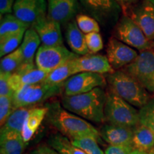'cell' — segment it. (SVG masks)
Wrapping results in <instances>:
<instances>
[{
  "instance_id": "6da1fadb",
  "label": "cell",
  "mask_w": 154,
  "mask_h": 154,
  "mask_svg": "<svg viewBox=\"0 0 154 154\" xmlns=\"http://www.w3.org/2000/svg\"><path fill=\"white\" fill-rule=\"evenodd\" d=\"M48 112V122L63 136L71 140L83 136H93L100 140V133L85 119L66 110L58 101L48 103L45 106Z\"/></svg>"
},
{
  "instance_id": "7a4b0ae2",
  "label": "cell",
  "mask_w": 154,
  "mask_h": 154,
  "mask_svg": "<svg viewBox=\"0 0 154 154\" xmlns=\"http://www.w3.org/2000/svg\"><path fill=\"white\" fill-rule=\"evenodd\" d=\"M107 93L103 88H96L92 91L74 96H63L61 105L85 120L101 123L105 120L104 107Z\"/></svg>"
},
{
  "instance_id": "3957f363",
  "label": "cell",
  "mask_w": 154,
  "mask_h": 154,
  "mask_svg": "<svg viewBox=\"0 0 154 154\" xmlns=\"http://www.w3.org/2000/svg\"><path fill=\"white\" fill-rule=\"evenodd\" d=\"M106 79L111 91L135 107L140 109L151 99L146 88L122 69L107 74Z\"/></svg>"
},
{
  "instance_id": "277c9868",
  "label": "cell",
  "mask_w": 154,
  "mask_h": 154,
  "mask_svg": "<svg viewBox=\"0 0 154 154\" xmlns=\"http://www.w3.org/2000/svg\"><path fill=\"white\" fill-rule=\"evenodd\" d=\"M104 116L109 124L134 128L140 124L139 111L116 94L107 93Z\"/></svg>"
},
{
  "instance_id": "5b68a950",
  "label": "cell",
  "mask_w": 154,
  "mask_h": 154,
  "mask_svg": "<svg viewBox=\"0 0 154 154\" xmlns=\"http://www.w3.org/2000/svg\"><path fill=\"white\" fill-rule=\"evenodd\" d=\"M63 91V84L54 85L43 82L26 85L14 92L12 96L14 109L29 108L47 101Z\"/></svg>"
},
{
  "instance_id": "8992f818",
  "label": "cell",
  "mask_w": 154,
  "mask_h": 154,
  "mask_svg": "<svg viewBox=\"0 0 154 154\" xmlns=\"http://www.w3.org/2000/svg\"><path fill=\"white\" fill-rule=\"evenodd\" d=\"M114 37L134 49L141 51L152 48L151 42L143 32L128 15L124 14L117 22L113 33Z\"/></svg>"
},
{
  "instance_id": "52a82bcc",
  "label": "cell",
  "mask_w": 154,
  "mask_h": 154,
  "mask_svg": "<svg viewBox=\"0 0 154 154\" xmlns=\"http://www.w3.org/2000/svg\"><path fill=\"white\" fill-rule=\"evenodd\" d=\"M122 70L137 80L149 93L154 94V52L151 49L138 54L134 62Z\"/></svg>"
},
{
  "instance_id": "ba28073f",
  "label": "cell",
  "mask_w": 154,
  "mask_h": 154,
  "mask_svg": "<svg viewBox=\"0 0 154 154\" xmlns=\"http://www.w3.org/2000/svg\"><path fill=\"white\" fill-rule=\"evenodd\" d=\"M79 57L63 45L40 46L35 57L36 66L48 73L67 61Z\"/></svg>"
},
{
  "instance_id": "9c48e42d",
  "label": "cell",
  "mask_w": 154,
  "mask_h": 154,
  "mask_svg": "<svg viewBox=\"0 0 154 154\" xmlns=\"http://www.w3.org/2000/svg\"><path fill=\"white\" fill-rule=\"evenodd\" d=\"M107 84L103 75L91 72L79 73L63 83V96H74L87 93L96 88H103Z\"/></svg>"
},
{
  "instance_id": "30bf717a",
  "label": "cell",
  "mask_w": 154,
  "mask_h": 154,
  "mask_svg": "<svg viewBox=\"0 0 154 154\" xmlns=\"http://www.w3.org/2000/svg\"><path fill=\"white\" fill-rule=\"evenodd\" d=\"M138 54L134 48L112 37L108 42L106 57L114 71L121 70L134 62Z\"/></svg>"
},
{
  "instance_id": "8fae6325",
  "label": "cell",
  "mask_w": 154,
  "mask_h": 154,
  "mask_svg": "<svg viewBox=\"0 0 154 154\" xmlns=\"http://www.w3.org/2000/svg\"><path fill=\"white\" fill-rule=\"evenodd\" d=\"M47 0H15L13 13L19 19L32 26L47 14Z\"/></svg>"
},
{
  "instance_id": "7c38bea8",
  "label": "cell",
  "mask_w": 154,
  "mask_h": 154,
  "mask_svg": "<svg viewBox=\"0 0 154 154\" xmlns=\"http://www.w3.org/2000/svg\"><path fill=\"white\" fill-rule=\"evenodd\" d=\"M49 73L36 66L35 62L22 65L9 76V83L13 91L16 92L22 86L45 82Z\"/></svg>"
},
{
  "instance_id": "4fadbf2b",
  "label": "cell",
  "mask_w": 154,
  "mask_h": 154,
  "mask_svg": "<svg viewBox=\"0 0 154 154\" xmlns=\"http://www.w3.org/2000/svg\"><path fill=\"white\" fill-rule=\"evenodd\" d=\"M128 16L143 31L150 42L154 40V5L143 0L128 11Z\"/></svg>"
},
{
  "instance_id": "5bb4252c",
  "label": "cell",
  "mask_w": 154,
  "mask_h": 154,
  "mask_svg": "<svg viewBox=\"0 0 154 154\" xmlns=\"http://www.w3.org/2000/svg\"><path fill=\"white\" fill-rule=\"evenodd\" d=\"M60 24L46 15L36 21L32 26L38 34L42 45L60 46L63 45Z\"/></svg>"
},
{
  "instance_id": "9a60e30c",
  "label": "cell",
  "mask_w": 154,
  "mask_h": 154,
  "mask_svg": "<svg viewBox=\"0 0 154 154\" xmlns=\"http://www.w3.org/2000/svg\"><path fill=\"white\" fill-rule=\"evenodd\" d=\"M83 7L99 22L116 20L121 7L116 0H79Z\"/></svg>"
},
{
  "instance_id": "2e32d148",
  "label": "cell",
  "mask_w": 154,
  "mask_h": 154,
  "mask_svg": "<svg viewBox=\"0 0 154 154\" xmlns=\"http://www.w3.org/2000/svg\"><path fill=\"white\" fill-rule=\"evenodd\" d=\"M78 10V0H48L47 17L59 24L71 22Z\"/></svg>"
},
{
  "instance_id": "e0dca14e",
  "label": "cell",
  "mask_w": 154,
  "mask_h": 154,
  "mask_svg": "<svg viewBox=\"0 0 154 154\" xmlns=\"http://www.w3.org/2000/svg\"><path fill=\"white\" fill-rule=\"evenodd\" d=\"M78 73L91 72L99 74H109L114 72L106 56L88 54L76 59Z\"/></svg>"
},
{
  "instance_id": "ac0fdd59",
  "label": "cell",
  "mask_w": 154,
  "mask_h": 154,
  "mask_svg": "<svg viewBox=\"0 0 154 154\" xmlns=\"http://www.w3.org/2000/svg\"><path fill=\"white\" fill-rule=\"evenodd\" d=\"M100 136L111 146H133L134 128L116 126L104 125L100 130Z\"/></svg>"
},
{
  "instance_id": "d6986e66",
  "label": "cell",
  "mask_w": 154,
  "mask_h": 154,
  "mask_svg": "<svg viewBox=\"0 0 154 154\" xmlns=\"http://www.w3.org/2000/svg\"><path fill=\"white\" fill-rule=\"evenodd\" d=\"M66 40L71 51L78 56H84L89 54L86 46V37L76 22L71 21L67 23L66 28Z\"/></svg>"
},
{
  "instance_id": "ffe728a7",
  "label": "cell",
  "mask_w": 154,
  "mask_h": 154,
  "mask_svg": "<svg viewBox=\"0 0 154 154\" xmlns=\"http://www.w3.org/2000/svg\"><path fill=\"white\" fill-rule=\"evenodd\" d=\"M47 112L48 109L46 106L30 109L27 116L25 119L22 133L25 143H27L32 139L44 118L47 116Z\"/></svg>"
},
{
  "instance_id": "44dd1931",
  "label": "cell",
  "mask_w": 154,
  "mask_h": 154,
  "mask_svg": "<svg viewBox=\"0 0 154 154\" xmlns=\"http://www.w3.org/2000/svg\"><path fill=\"white\" fill-rule=\"evenodd\" d=\"M25 142L22 134L1 130L0 151L1 154H22Z\"/></svg>"
},
{
  "instance_id": "7402d4cb",
  "label": "cell",
  "mask_w": 154,
  "mask_h": 154,
  "mask_svg": "<svg viewBox=\"0 0 154 154\" xmlns=\"http://www.w3.org/2000/svg\"><path fill=\"white\" fill-rule=\"evenodd\" d=\"M41 43L39 36L32 26L25 32L23 41L19 47L22 52L23 63L35 62L36 54Z\"/></svg>"
},
{
  "instance_id": "603a6c76",
  "label": "cell",
  "mask_w": 154,
  "mask_h": 154,
  "mask_svg": "<svg viewBox=\"0 0 154 154\" xmlns=\"http://www.w3.org/2000/svg\"><path fill=\"white\" fill-rule=\"evenodd\" d=\"M132 145L134 149L149 153L154 149V134L148 127L140 124L134 128Z\"/></svg>"
},
{
  "instance_id": "cb8c5ba5",
  "label": "cell",
  "mask_w": 154,
  "mask_h": 154,
  "mask_svg": "<svg viewBox=\"0 0 154 154\" xmlns=\"http://www.w3.org/2000/svg\"><path fill=\"white\" fill-rule=\"evenodd\" d=\"M77 59V58H76ZM79 74L76 65V59L70 60L48 74L45 82L50 84H63L68 79Z\"/></svg>"
},
{
  "instance_id": "d4e9b609",
  "label": "cell",
  "mask_w": 154,
  "mask_h": 154,
  "mask_svg": "<svg viewBox=\"0 0 154 154\" xmlns=\"http://www.w3.org/2000/svg\"><path fill=\"white\" fill-rule=\"evenodd\" d=\"M31 26V25L23 22L14 14H6L2 18L0 23V38L20 32H25Z\"/></svg>"
},
{
  "instance_id": "484cf974",
  "label": "cell",
  "mask_w": 154,
  "mask_h": 154,
  "mask_svg": "<svg viewBox=\"0 0 154 154\" xmlns=\"http://www.w3.org/2000/svg\"><path fill=\"white\" fill-rule=\"evenodd\" d=\"M49 145L60 154H86L73 145L66 136L60 134L51 136L49 139Z\"/></svg>"
},
{
  "instance_id": "4316f807",
  "label": "cell",
  "mask_w": 154,
  "mask_h": 154,
  "mask_svg": "<svg viewBox=\"0 0 154 154\" xmlns=\"http://www.w3.org/2000/svg\"><path fill=\"white\" fill-rule=\"evenodd\" d=\"M29 110V108H19L15 109L5 124L2 126L1 130L22 134L25 119Z\"/></svg>"
},
{
  "instance_id": "83f0119b",
  "label": "cell",
  "mask_w": 154,
  "mask_h": 154,
  "mask_svg": "<svg viewBox=\"0 0 154 154\" xmlns=\"http://www.w3.org/2000/svg\"><path fill=\"white\" fill-rule=\"evenodd\" d=\"M23 63L22 52L20 47L2 58L0 61V72L13 74Z\"/></svg>"
},
{
  "instance_id": "f1b7e54d",
  "label": "cell",
  "mask_w": 154,
  "mask_h": 154,
  "mask_svg": "<svg viewBox=\"0 0 154 154\" xmlns=\"http://www.w3.org/2000/svg\"><path fill=\"white\" fill-rule=\"evenodd\" d=\"M97 138L93 136H83L71 140L73 145L82 149L86 154H105L98 144Z\"/></svg>"
},
{
  "instance_id": "f546056e",
  "label": "cell",
  "mask_w": 154,
  "mask_h": 154,
  "mask_svg": "<svg viewBox=\"0 0 154 154\" xmlns=\"http://www.w3.org/2000/svg\"><path fill=\"white\" fill-rule=\"evenodd\" d=\"M25 32L12 34L0 38V56L1 57L9 54L18 49L22 44Z\"/></svg>"
},
{
  "instance_id": "4dcf8cb0",
  "label": "cell",
  "mask_w": 154,
  "mask_h": 154,
  "mask_svg": "<svg viewBox=\"0 0 154 154\" xmlns=\"http://www.w3.org/2000/svg\"><path fill=\"white\" fill-rule=\"evenodd\" d=\"M140 124L149 128L154 134V98H151L139 110Z\"/></svg>"
},
{
  "instance_id": "1f68e13d",
  "label": "cell",
  "mask_w": 154,
  "mask_h": 154,
  "mask_svg": "<svg viewBox=\"0 0 154 154\" xmlns=\"http://www.w3.org/2000/svg\"><path fill=\"white\" fill-rule=\"evenodd\" d=\"M76 22L80 30L85 34L100 32V26L97 21L88 15H77L76 17Z\"/></svg>"
},
{
  "instance_id": "d6a6232c",
  "label": "cell",
  "mask_w": 154,
  "mask_h": 154,
  "mask_svg": "<svg viewBox=\"0 0 154 154\" xmlns=\"http://www.w3.org/2000/svg\"><path fill=\"white\" fill-rule=\"evenodd\" d=\"M14 111L12 97L0 96V123L1 126L5 124L6 121L13 111Z\"/></svg>"
},
{
  "instance_id": "836d02e7",
  "label": "cell",
  "mask_w": 154,
  "mask_h": 154,
  "mask_svg": "<svg viewBox=\"0 0 154 154\" xmlns=\"http://www.w3.org/2000/svg\"><path fill=\"white\" fill-rule=\"evenodd\" d=\"M86 46L89 54H96L103 49V42L99 32H92L85 34Z\"/></svg>"
},
{
  "instance_id": "e575fe53",
  "label": "cell",
  "mask_w": 154,
  "mask_h": 154,
  "mask_svg": "<svg viewBox=\"0 0 154 154\" xmlns=\"http://www.w3.org/2000/svg\"><path fill=\"white\" fill-rule=\"evenodd\" d=\"M11 74L0 72V96L12 97L14 91L9 83V76Z\"/></svg>"
},
{
  "instance_id": "d590c367",
  "label": "cell",
  "mask_w": 154,
  "mask_h": 154,
  "mask_svg": "<svg viewBox=\"0 0 154 154\" xmlns=\"http://www.w3.org/2000/svg\"><path fill=\"white\" fill-rule=\"evenodd\" d=\"M134 149L133 146L109 145L104 151L105 154H131Z\"/></svg>"
},
{
  "instance_id": "8d00e7d4",
  "label": "cell",
  "mask_w": 154,
  "mask_h": 154,
  "mask_svg": "<svg viewBox=\"0 0 154 154\" xmlns=\"http://www.w3.org/2000/svg\"><path fill=\"white\" fill-rule=\"evenodd\" d=\"M14 2L15 0H0V13L2 16L12 12Z\"/></svg>"
},
{
  "instance_id": "74e56055",
  "label": "cell",
  "mask_w": 154,
  "mask_h": 154,
  "mask_svg": "<svg viewBox=\"0 0 154 154\" xmlns=\"http://www.w3.org/2000/svg\"><path fill=\"white\" fill-rule=\"evenodd\" d=\"M30 154H60L57 151L52 149L50 146L42 145L38 146L32 151H31Z\"/></svg>"
},
{
  "instance_id": "f35d334b",
  "label": "cell",
  "mask_w": 154,
  "mask_h": 154,
  "mask_svg": "<svg viewBox=\"0 0 154 154\" xmlns=\"http://www.w3.org/2000/svg\"><path fill=\"white\" fill-rule=\"evenodd\" d=\"M117 3L121 6V9L125 11H128L131 7L137 5L139 0H116Z\"/></svg>"
},
{
  "instance_id": "ab89813d",
  "label": "cell",
  "mask_w": 154,
  "mask_h": 154,
  "mask_svg": "<svg viewBox=\"0 0 154 154\" xmlns=\"http://www.w3.org/2000/svg\"><path fill=\"white\" fill-rule=\"evenodd\" d=\"M131 154H149V153H146V152H144V151H139V150L134 149V151L131 152Z\"/></svg>"
},
{
  "instance_id": "60d3db41",
  "label": "cell",
  "mask_w": 154,
  "mask_h": 154,
  "mask_svg": "<svg viewBox=\"0 0 154 154\" xmlns=\"http://www.w3.org/2000/svg\"><path fill=\"white\" fill-rule=\"evenodd\" d=\"M149 153V154H154V149H152V150H151V151H150Z\"/></svg>"
},
{
  "instance_id": "b9f144b4",
  "label": "cell",
  "mask_w": 154,
  "mask_h": 154,
  "mask_svg": "<svg viewBox=\"0 0 154 154\" xmlns=\"http://www.w3.org/2000/svg\"><path fill=\"white\" fill-rule=\"evenodd\" d=\"M148 1L150 2L151 4H153V5H154V0H148Z\"/></svg>"
},
{
  "instance_id": "7bdbcfd3",
  "label": "cell",
  "mask_w": 154,
  "mask_h": 154,
  "mask_svg": "<svg viewBox=\"0 0 154 154\" xmlns=\"http://www.w3.org/2000/svg\"><path fill=\"white\" fill-rule=\"evenodd\" d=\"M152 46H153V47L154 48V40L153 41V43H152Z\"/></svg>"
}]
</instances>
